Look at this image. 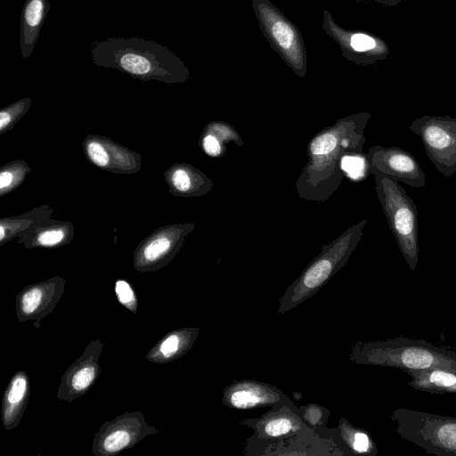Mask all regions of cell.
I'll use <instances>...</instances> for the list:
<instances>
[{"instance_id":"obj_17","label":"cell","mask_w":456,"mask_h":456,"mask_svg":"<svg viewBox=\"0 0 456 456\" xmlns=\"http://www.w3.org/2000/svg\"><path fill=\"white\" fill-rule=\"evenodd\" d=\"M175 253L173 240L167 236H159L137 250L134 266L142 273L156 271L166 265Z\"/></svg>"},{"instance_id":"obj_8","label":"cell","mask_w":456,"mask_h":456,"mask_svg":"<svg viewBox=\"0 0 456 456\" xmlns=\"http://www.w3.org/2000/svg\"><path fill=\"white\" fill-rule=\"evenodd\" d=\"M103 346L101 339L89 342L83 354L61 376L56 395L58 399L72 402L89 391L101 373L99 358Z\"/></svg>"},{"instance_id":"obj_19","label":"cell","mask_w":456,"mask_h":456,"mask_svg":"<svg viewBox=\"0 0 456 456\" xmlns=\"http://www.w3.org/2000/svg\"><path fill=\"white\" fill-rule=\"evenodd\" d=\"M270 28L273 38L280 46L286 51L291 50L295 45V42L297 43V38L289 24L281 19L274 18V20L271 22Z\"/></svg>"},{"instance_id":"obj_20","label":"cell","mask_w":456,"mask_h":456,"mask_svg":"<svg viewBox=\"0 0 456 456\" xmlns=\"http://www.w3.org/2000/svg\"><path fill=\"white\" fill-rule=\"evenodd\" d=\"M114 289L119 304L136 314L138 311V299L131 284L126 280L118 279L115 282Z\"/></svg>"},{"instance_id":"obj_23","label":"cell","mask_w":456,"mask_h":456,"mask_svg":"<svg viewBox=\"0 0 456 456\" xmlns=\"http://www.w3.org/2000/svg\"><path fill=\"white\" fill-rule=\"evenodd\" d=\"M364 159L357 156H345L341 160V168L352 179H359L364 172Z\"/></svg>"},{"instance_id":"obj_24","label":"cell","mask_w":456,"mask_h":456,"mask_svg":"<svg viewBox=\"0 0 456 456\" xmlns=\"http://www.w3.org/2000/svg\"><path fill=\"white\" fill-rule=\"evenodd\" d=\"M87 154L98 167H104L109 163V155L104 147L98 142H91L87 145Z\"/></svg>"},{"instance_id":"obj_12","label":"cell","mask_w":456,"mask_h":456,"mask_svg":"<svg viewBox=\"0 0 456 456\" xmlns=\"http://www.w3.org/2000/svg\"><path fill=\"white\" fill-rule=\"evenodd\" d=\"M245 424L252 427L256 436L264 440L285 438L307 428L299 414L286 405L264 414L259 419H248Z\"/></svg>"},{"instance_id":"obj_28","label":"cell","mask_w":456,"mask_h":456,"mask_svg":"<svg viewBox=\"0 0 456 456\" xmlns=\"http://www.w3.org/2000/svg\"><path fill=\"white\" fill-rule=\"evenodd\" d=\"M13 175L9 171H2L0 174V189L4 190L11 185Z\"/></svg>"},{"instance_id":"obj_5","label":"cell","mask_w":456,"mask_h":456,"mask_svg":"<svg viewBox=\"0 0 456 456\" xmlns=\"http://www.w3.org/2000/svg\"><path fill=\"white\" fill-rule=\"evenodd\" d=\"M409 129L420 138L435 167L452 177L456 173V118L426 115L412 120Z\"/></svg>"},{"instance_id":"obj_13","label":"cell","mask_w":456,"mask_h":456,"mask_svg":"<svg viewBox=\"0 0 456 456\" xmlns=\"http://www.w3.org/2000/svg\"><path fill=\"white\" fill-rule=\"evenodd\" d=\"M30 396V380L24 370H18L10 379L2 398L1 420L6 430L20 422Z\"/></svg>"},{"instance_id":"obj_3","label":"cell","mask_w":456,"mask_h":456,"mask_svg":"<svg viewBox=\"0 0 456 456\" xmlns=\"http://www.w3.org/2000/svg\"><path fill=\"white\" fill-rule=\"evenodd\" d=\"M375 175L378 198L389 228L411 271H414L419 253L417 207L395 178Z\"/></svg>"},{"instance_id":"obj_14","label":"cell","mask_w":456,"mask_h":456,"mask_svg":"<svg viewBox=\"0 0 456 456\" xmlns=\"http://www.w3.org/2000/svg\"><path fill=\"white\" fill-rule=\"evenodd\" d=\"M200 329L186 327L165 334L149 350L145 359L153 363H167L184 355L199 336Z\"/></svg>"},{"instance_id":"obj_25","label":"cell","mask_w":456,"mask_h":456,"mask_svg":"<svg viewBox=\"0 0 456 456\" xmlns=\"http://www.w3.org/2000/svg\"><path fill=\"white\" fill-rule=\"evenodd\" d=\"M65 235L61 230H50L42 232L37 237V242L41 246L52 247L61 243Z\"/></svg>"},{"instance_id":"obj_9","label":"cell","mask_w":456,"mask_h":456,"mask_svg":"<svg viewBox=\"0 0 456 456\" xmlns=\"http://www.w3.org/2000/svg\"><path fill=\"white\" fill-rule=\"evenodd\" d=\"M65 279L60 276L33 283L15 297V314L20 322L39 323L56 307L65 290Z\"/></svg>"},{"instance_id":"obj_15","label":"cell","mask_w":456,"mask_h":456,"mask_svg":"<svg viewBox=\"0 0 456 456\" xmlns=\"http://www.w3.org/2000/svg\"><path fill=\"white\" fill-rule=\"evenodd\" d=\"M50 6L48 0H26L20 16L22 58L27 59L32 53Z\"/></svg>"},{"instance_id":"obj_10","label":"cell","mask_w":456,"mask_h":456,"mask_svg":"<svg viewBox=\"0 0 456 456\" xmlns=\"http://www.w3.org/2000/svg\"><path fill=\"white\" fill-rule=\"evenodd\" d=\"M370 161L375 174L394 177L414 188L426 185V175L418 160L399 147L376 146L370 151Z\"/></svg>"},{"instance_id":"obj_29","label":"cell","mask_w":456,"mask_h":456,"mask_svg":"<svg viewBox=\"0 0 456 456\" xmlns=\"http://www.w3.org/2000/svg\"><path fill=\"white\" fill-rule=\"evenodd\" d=\"M11 122V116L8 111L2 110L0 112V129L4 130Z\"/></svg>"},{"instance_id":"obj_4","label":"cell","mask_w":456,"mask_h":456,"mask_svg":"<svg viewBox=\"0 0 456 456\" xmlns=\"http://www.w3.org/2000/svg\"><path fill=\"white\" fill-rule=\"evenodd\" d=\"M398 436L426 452L456 456V418L397 408L389 415Z\"/></svg>"},{"instance_id":"obj_31","label":"cell","mask_w":456,"mask_h":456,"mask_svg":"<svg viewBox=\"0 0 456 456\" xmlns=\"http://www.w3.org/2000/svg\"><path fill=\"white\" fill-rule=\"evenodd\" d=\"M5 232L3 225L0 226V240H3L4 239Z\"/></svg>"},{"instance_id":"obj_27","label":"cell","mask_w":456,"mask_h":456,"mask_svg":"<svg viewBox=\"0 0 456 456\" xmlns=\"http://www.w3.org/2000/svg\"><path fill=\"white\" fill-rule=\"evenodd\" d=\"M203 148L206 153L210 156H217L221 152V146L218 140L211 134H208L204 137Z\"/></svg>"},{"instance_id":"obj_7","label":"cell","mask_w":456,"mask_h":456,"mask_svg":"<svg viewBox=\"0 0 456 456\" xmlns=\"http://www.w3.org/2000/svg\"><path fill=\"white\" fill-rule=\"evenodd\" d=\"M158 432V428L148 425L142 411L125 412L101 426L93 440L92 453L114 456Z\"/></svg>"},{"instance_id":"obj_16","label":"cell","mask_w":456,"mask_h":456,"mask_svg":"<svg viewBox=\"0 0 456 456\" xmlns=\"http://www.w3.org/2000/svg\"><path fill=\"white\" fill-rule=\"evenodd\" d=\"M408 385L412 388L432 394H456V370L434 367L407 372Z\"/></svg>"},{"instance_id":"obj_22","label":"cell","mask_w":456,"mask_h":456,"mask_svg":"<svg viewBox=\"0 0 456 456\" xmlns=\"http://www.w3.org/2000/svg\"><path fill=\"white\" fill-rule=\"evenodd\" d=\"M336 146V136L331 133H325L311 142L310 151L314 155H326L333 151Z\"/></svg>"},{"instance_id":"obj_11","label":"cell","mask_w":456,"mask_h":456,"mask_svg":"<svg viewBox=\"0 0 456 456\" xmlns=\"http://www.w3.org/2000/svg\"><path fill=\"white\" fill-rule=\"evenodd\" d=\"M223 402L232 409L248 410L290 402L281 390L270 384L240 380L224 390Z\"/></svg>"},{"instance_id":"obj_26","label":"cell","mask_w":456,"mask_h":456,"mask_svg":"<svg viewBox=\"0 0 456 456\" xmlns=\"http://www.w3.org/2000/svg\"><path fill=\"white\" fill-rule=\"evenodd\" d=\"M172 184L178 191H187L191 187V179L188 173L182 169L178 168L175 170L171 176Z\"/></svg>"},{"instance_id":"obj_21","label":"cell","mask_w":456,"mask_h":456,"mask_svg":"<svg viewBox=\"0 0 456 456\" xmlns=\"http://www.w3.org/2000/svg\"><path fill=\"white\" fill-rule=\"evenodd\" d=\"M297 413L305 425L312 428L324 425L330 415V411L327 409L314 403H310L298 409Z\"/></svg>"},{"instance_id":"obj_1","label":"cell","mask_w":456,"mask_h":456,"mask_svg":"<svg viewBox=\"0 0 456 456\" xmlns=\"http://www.w3.org/2000/svg\"><path fill=\"white\" fill-rule=\"evenodd\" d=\"M91 55L95 65L117 69L142 80L166 83L183 81L188 70L167 46L136 37H112L93 43Z\"/></svg>"},{"instance_id":"obj_6","label":"cell","mask_w":456,"mask_h":456,"mask_svg":"<svg viewBox=\"0 0 456 456\" xmlns=\"http://www.w3.org/2000/svg\"><path fill=\"white\" fill-rule=\"evenodd\" d=\"M353 248L348 243L343 244L326 251L313 262L286 289L280 299L278 313L291 310L318 292L344 265Z\"/></svg>"},{"instance_id":"obj_30","label":"cell","mask_w":456,"mask_h":456,"mask_svg":"<svg viewBox=\"0 0 456 456\" xmlns=\"http://www.w3.org/2000/svg\"><path fill=\"white\" fill-rule=\"evenodd\" d=\"M388 6H396L402 0H380Z\"/></svg>"},{"instance_id":"obj_18","label":"cell","mask_w":456,"mask_h":456,"mask_svg":"<svg viewBox=\"0 0 456 456\" xmlns=\"http://www.w3.org/2000/svg\"><path fill=\"white\" fill-rule=\"evenodd\" d=\"M339 430L342 440L354 453L377 455V446L367 431L352 426L343 418L340 419Z\"/></svg>"},{"instance_id":"obj_2","label":"cell","mask_w":456,"mask_h":456,"mask_svg":"<svg viewBox=\"0 0 456 456\" xmlns=\"http://www.w3.org/2000/svg\"><path fill=\"white\" fill-rule=\"evenodd\" d=\"M351 360L359 364L393 367L406 373L434 367L456 370V350L406 337L358 342L352 348Z\"/></svg>"}]
</instances>
